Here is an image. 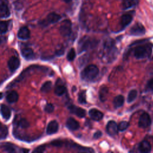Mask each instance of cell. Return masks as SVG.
Listing matches in <instances>:
<instances>
[{
	"mask_svg": "<svg viewBox=\"0 0 153 153\" xmlns=\"http://www.w3.org/2000/svg\"><path fill=\"white\" fill-rule=\"evenodd\" d=\"M117 55V48L115 42L112 39H108L104 41L102 52V57L108 62L114 60Z\"/></svg>",
	"mask_w": 153,
	"mask_h": 153,
	"instance_id": "obj_1",
	"label": "cell"
},
{
	"mask_svg": "<svg viewBox=\"0 0 153 153\" xmlns=\"http://www.w3.org/2000/svg\"><path fill=\"white\" fill-rule=\"evenodd\" d=\"M99 70L95 65H89L87 66L81 72V78L85 81H91L94 79L98 75Z\"/></svg>",
	"mask_w": 153,
	"mask_h": 153,
	"instance_id": "obj_2",
	"label": "cell"
},
{
	"mask_svg": "<svg viewBox=\"0 0 153 153\" xmlns=\"http://www.w3.org/2000/svg\"><path fill=\"white\" fill-rule=\"evenodd\" d=\"M99 41L96 39L91 38L89 36L82 37L78 44V53H81L83 51H87L90 48H93L97 46Z\"/></svg>",
	"mask_w": 153,
	"mask_h": 153,
	"instance_id": "obj_3",
	"label": "cell"
},
{
	"mask_svg": "<svg viewBox=\"0 0 153 153\" xmlns=\"http://www.w3.org/2000/svg\"><path fill=\"white\" fill-rule=\"evenodd\" d=\"M152 52V46L150 44L137 46L134 50V56L137 59L147 58L150 56Z\"/></svg>",
	"mask_w": 153,
	"mask_h": 153,
	"instance_id": "obj_4",
	"label": "cell"
},
{
	"mask_svg": "<svg viewBox=\"0 0 153 153\" xmlns=\"http://www.w3.org/2000/svg\"><path fill=\"white\" fill-rule=\"evenodd\" d=\"M59 30L63 36H69L72 32V23L71 20L66 19L62 21L60 26Z\"/></svg>",
	"mask_w": 153,
	"mask_h": 153,
	"instance_id": "obj_5",
	"label": "cell"
},
{
	"mask_svg": "<svg viewBox=\"0 0 153 153\" xmlns=\"http://www.w3.org/2000/svg\"><path fill=\"white\" fill-rule=\"evenodd\" d=\"M151 124V119L149 115L146 112H143L139 117L138 124L139 127L145 128L148 127Z\"/></svg>",
	"mask_w": 153,
	"mask_h": 153,
	"instance_id": "obj_6",
	"label": "cell"
},
{
	"mask_svg": "<svg viewBox=\"0 0 153 153\" xmlns=\"http://www.w3.org/2000/svg\"><path fill=\"white\" fill-rule=\"evenodd\" d=\"M144 26L140 23L134 24L130 29L129 33L132 36H141L145 33Z\"/></svg>",
	"mask_w": 153,
	"mask_h": 153,
	"instance_id": "obj_7",
	"label": "cell"
},
{
	"mask_svg": "<svg viewBox=\"0 0 153 153\" xmlns=\"http://www.w3.org/2000/svg\"><path fill=\"white\" fill-rule=\"evenodd\" d=\"M106 130L107 133L111 136H115L118 131V125L114 121H109L106 124Z\"/></svg>",
	"mask_w": 153,
	"mask_h": 153,
	"instance_id": "obj_8",
	"label": "cell"
},
{
	"mask_svg": "<svg viewBox=\"0 0 153 153\" xmlns=\"http://www.w3.org/2000/svg\"><path fill=\"white\" fill-rule=\"evenodd\" d=\"M10 15L7 0H0V18H7Z\"/></svg>",
	"mask_w": 153,
	"mask_h": 153,
	"instance_id": "obj_9",
	"label": "cell"
},
{
	"mask_svg": "<svg viewBox=\"0 0 153 153\" xmlns=\"http://www.w3.org/2000/svg\"><path fill=\"white\" fill-rule=\"evenodd\" d=\"M68 109L72 113L79 118H83L86 115V111L84 109L76 106L74 105H71L68 106Z\"/></svg>",
	"mask_w": 153,
	"mask_h": 153,
	"instance_id": "obj_10",
	"label": "cell"
},
{
	"mask_svg": "<svg viewBox=\"0 0 153 153\" xmlns=\"http://www.w3.org/2000/svg\"><path fill=\"white\" fill-rule=\"evenodd\" d=\"M68 145L74 149H75L79 152H94V151L91 148H88V147H85V146H81L79 145H78L77 143H74V142H68Z\"/></svg>",
	"mask_w": 153,
	"mask_h": 153,
	"instance_id": "obj_11",
	"label": "cell"
},
{
	"mask_svg": "<svg viewBox=\"0 0 153 153\" xmlns=\"http://www.w3.org/2000/svg\"><path fill=\"white\" fill-rule=\"evenodd\" d=\"M20 60L15 56L11 57L8 62V68L11 72H13L17 70L20 66Z\"/></svg>",
	"mask_w": 153,
	"mask_h": 153,
	"instance_id": "obj_12",
	"label": "cell"
},
{
	"mask_svg": "<svg viewBox=\"0 0 153 153\" xmlns=\"http://www.w3.org/2000/svg\"><path fill=\"white\" fill-rule=\"evenodd\" d=\"M88 114L90 118L94 121H100L103 117V114L96 108H92L90 109Z\"/></svg>",
	"mask_w": 153,
	"mask_h": 153,
	"instance_id": "obj_13",
	"label": "cell"
},
{
	"mask_svg": "<svg viewBox=\"0 0 153 153\" xmlns=\"http://www.w3.org/2000/svg\"><path fill=\"white\" fill-rule=\"evenodd\" d=\"M60 19L61 16L59 14L56 13H51L47 16L46 19L44 21V23H46V25L55 23L60 20Z\"/></svg>",
	"mask_w": 153,
	"mask_h": 153,
	"instance_id": "obj_14",
	"label": "cell"
},
{
	"mask_svg": "<svg viewBox=\"0 0 153 153\" xmlns=\"http://www.w3.org/2000/svg\"><path fill=\"white\" fill-rule=\"evenodd\" d=\"M67 128L70 130H76L79 127V123L72 117H69L66 123Z\"/></svg>",
	"mask_w": 153,
	"mask_h": 153,
	"instance_id": "obj_15",
	"label": "cell"
},
{
	"mask_svg": "<svg viewBox=\"0 0 153 153\" xmlns=\"http://www.w3.org/2000/svg\"><path fill=\"white\" fill-rule=\"evenodd\" d=\"M58 129H59L58 123L55 120H53L48 123L47 127L46 132L47 134L51 135L56 133L58 131Z\"/></svg>",
	"mask_w": 153,
	"mask_h": 153,
	"instance_id": "obj_16",
	"label": "cell"
},
{
	"mask_svg": "<svg viewBox=\"0 0 153 153\" xmlns=\"http://www.w3.org/2000/svg\"><path fill=\"white\" fill-rule=\"evenodd\" d=\"M138 149L140 152L148 153L151 150V145L148 140H143L139 143Z\"/></svg>",
	"mask_w": 153,
	"mask_h": 153,
	"instance_id": "obj_17",
	"label": "cell"
},
{
	"mask_svg": "<svg viewBox=\"0 0 153 153\" xmlns=\"http://www.w3.org/2000/svg\"><path fill=\"white\" fill-rule=\"evenodd\" d=\"M21 53L22 56L26 60H32L35 58V54L30 48H23L21 50Z\"/></svg>",
	"mask_w": 153,
	"mask_h": 153,
	"instance_id": "obj_18",
	"label": "cell"
},
{
	"mask_svg": "<svg viewBox=\"0 0 153 153\" xmlns=\"http://www.w3.org/2000/svg\"><path fill=\"white\" fill-rule=\"evenodd\" d=\"M17 36L20 39H27L30 37V30L27 27H22L18 32Z\"/></svg>",
	"mask_w": 153,
	"mask_h": 153,
	"instance_id": "obj_19",
	"label": "cell"
},
{
	"mask_svg": "<svg viewBox=\"0 0 153 153\" xmlns=\"http://www.w3.org/2000/svg\"><path fill=\"white\" fill-rule=\"evenodd\" d=\"M133 16L130 14H124L121 18V26L123 29L127 26L132 21Z\"/></svg>",
	"mask_w": 153,
	"mask_h": 153,
	"instance_id": "obj_20",
	"label": "cell"
},
{
	"mask_svg": "<svg viewBox=\"0 0 153 153\" xmlns=\"http://www.w3.org/2000/svg\"><path fill=\"white\" fill-rule=\"evenodd\" d=\"M108 94V88L105 85H102L99 91V97L101 102L106 101Z\"/></svg>",
	"mask_w": 153,
	"mask_h": 153,
	"instance_id": "obj_21",
	"label": "cell"
},
{
	"mask_svg": "<svg viewBox=\"0 0 153 153\" xmlns=\"http://www.w3.org/2000/svg\"><path fill=\"white\" fill-rule=\"evenodd\" d=\"M139 2V0H123L122 8L123 10H127L136 5Z\"/></svg>",
	"mask_w": 153,
	"mask_h": 153,
	"instance_id": "obj_22",
	"label": "cell"
},
{
	"mask_svg": "<svg viewBox=\"0 0 153 153\" xmlns=\"http://www.w3.org/2000/svg\"><path fill=\"white\" fill-rule=\"evenodd\" d=\"M1 113L2 116V117L6 120H8L11 117V110L10 109L5 105H2L1 106Z\"/></svg>",
	"mask_w": 153,
	"mask_h": 153,
	"instance_id": "obj_23",
	"label": "cell"
},
{
	"mask_svg": "<svg viewBox=\"0 0 153 153\" xmlns=\"http://www.w3.org/2000/svg\"><path fill=\"white\" fill-rule=\"evenodd\" d=\"M124 102V97L123 95L117 96L113 100V105L115 108H118L121 107Z\"/></svg>",
	"mask_w": 153,
	"mask_h": 153,
	"instance_id": "obj_24",
	"label": "cell"
},
{
	"mask_svg": "<svg viewBox=\"0 0 153 153\" xmlns=\"http://www.w3.org/2000/svg\"><path fill=\"white\" fill-rule=\"evenodd\" d=\"M7 100L10 103L16 102L19 99V94L15 91H11L8 93L7 96Z\"/></svg>",
	"mask_w": 153,
	"mask_h": 153,
	"instance_id": "obj_25",
	"label": "cell"
},
{
	"mask_svg": "<svg viewBox=\"0 0 153 153\" xmlns=\"http://www.w3.org/2000/svg\"><path fill=\"white\" fill-rule=\"evenodd\" d=\"M1 148L5 151L8 152H14L16 151V148L14 145H13L11 143H3Z\"/></svg>",
	"mask_w": 153,
	"mask_h": 153,
	"instance_id": "obj_26",
	"label": "cell"
},
{
	"mask_svg": "<svg viewBox=\"0 0 153 153\" xmlns=\"http://www.w3.org/2000/svg\"><path fill=\"white\" fill-rule=\"evenodd\" d=\"M66 91V88L65 86H64L62 84H59L56 85L54 89V93L58 96H61L63 94H64Z\"/></svg>",
	"mask_w": 153,
	"mask_h": 153,
	"instance_id": "obj_27",
	"label": "cell"
},
{
	"mask_svg": "<svg viewBox=\"0 0 153 153\" xmlns=\"http://www.w3.org/2000/svg\"><path fill=\"white\" fill-rule=\"evenodd\" d=\"M137 91L135 89H133L131 90L127 96V101L128 103H131L132 102H133L135 99L137 97Z\"/></svg>",
	"mask_w": 153,
	"mask_h": 153,
	"instance_id": "obj_28",
	"label": "cell"
},
{
	"mask_svg": "<svg viewBox=\"0 0 153 153\" xmlns=\"http://www.w3.org/2000/svg\"><path fill=\"white\" fill-rule=\"evenodd\" d=\"M78 101L81 104H85V103H87V100H86V90H82V91H81L78 93Z\"/></svg>",
	"mask_w": 153,
	"mask_h": 153,
	"instance_id": "obj_29",
	"label": "cell"
},
{
	"mask_svg": "<svg viewBox=\"0 0 153 153\" xmlns=\"http://www.w3.org/2000/svg\"><path fill=\"white\" fill-rule=\"evenodd\" d=\"M51 87H52L51 82L50 81H46L45 82H44L43 84V85H42V87L41 88V90L42 92L47 93L51 89Z\"/></svg>",
	"mask_w": 153,
	"mask_h": 153,
	"instance_id": "obj_30",
	"label": "cell"
},
{
	"mask_svg": "<svg viewBox=\"0 0 153 153\" xmlns=\"http://www.w3.org/2000/svg\"><path fill=\"white\" fill-rule=\"evenodd\" d=\"M8 30V23L5 21H0V34H4Z\"/></svg>",
	"mask_w": 153,
	"mask_h": 153,
	"instance_id": "obj_31",
	"label": "cell"
},
{
	"mask_svg": "<svg viewBox=\"0 0 153 153\" xmlns=\"http://www.w3.org/2000/svg\"><path fill=\"white\" fill-rule=\"evenodd\" d=\"M76 56V53L75 50L74 48H72L70 49V50L68 51L67 54V59L68 61H73Z\"/></svg>",
	"mask_w": 153,
	"mask_h": 153,
	"instance_id": "obj_32",
	"label": "cell"
},
{
	"mask_svg": "<svg viewBox=\"0 0 153 153\" xmlns=\"http://www.w3.org/2000/svg\"><path fill=\"white\" fill-rule=\"evenodd\" d=\"M129 126V123L127 121H121L118 125V128L120 131H124Z\"/></svg>",
	"mask_w": 153,
	"mask_h": 153,
	"instance_id": "obj_33",
	"label": "cell"
},
{
	"mask_svg": "<svg viewBox=\"0 0 153 153\" xmlns=\"http://www.w3.org/2000/svg\"><path fill=\"white\" fill-rule=\"evenodd\" d=\"M18 126L22 128H26L29 126V122L25 118H21L18 121Z\"/></svg>",
	"mask_w": 153,
	"mask_h": 153,
	"instance_id": "obj_34",
	"label": "cell"
},
{
	"mask_svg": "<svg viewBox=\"0 0 153 153\" xmlns=\"http://www.w3.org/2000/svg\"><path fill=\"white\" fill-rule=\"evenodd\" d=\"M54 106L53 105V104L51 103H47L45 107H44V110L46 112H48V113H51L53 111H54Z\"/></svg>",
	"mask_w": 153,
	"mask_h": 153,
	"instance_id": "obj_35",
	"label": "cell"
},
{
	"mask_svg": "<svg viewBox=\"0 0 153 153\" xmlns=\"http://www.w3.org/2000/svg\"><path fill=\"white\" fill-rule=\"evenodd\" d=\"M51 144L56 147H61L63 145V142L61 140H54L51 142Z\"/></svg>",
	"mask_w": 153,
	"mask_h": 153,
	"instance_id": "obj_36",
	"label": "cell"
},
{
	"mask_svg": "<svg viewBox=\"0 0 153 153\" xmlns=\"http://www.w3.org/2000/svg\"><path fill=\"white\" fill-rule=\"evenodd\" d=\"M146 89L149 91H153V78H151L147 82L146 85Z\"/></svg>",
	"mask_w": 153,
	"mask_h": 153,
	"instance_id": "obj_37",
	"label": "cell"
},
{
	"mask_svg": "<svg viewBox=\"0 0 153 153\" xmlns=\"http://www.w3.org/2000/svg\"><path fill=\"white\" fill-rule=\"evenodd\" d=\"M44 151H45V146L43 145H41V146H39L33 150V152H42Z\"/></svg>",
	"mask_w": 153,
	"mask_h": 153,
	"instance_id": "obj_38",
	"label": "cell"
},
{
	"mask_svg": "<svg viewBox=\"0 0 153 153\" xmlns=\"http://www.w3.org/2000/svg\"><path fill=\"white\" fill-rule=\"evenodd\" d=\"M102 136V133L101 131L100 130H98L97 131H96L94 134H93V138L94 139H97L99 138H100L101 136Z\"/></svg>",
	"mask_w": 153,
	"mask_h": 153,
	"instance_id": "obj_39",
	"label": "cell"
},
{
	"mask_svg": "<svg viewBox=\"0 0 153 153\" xmlns=\"http://www.w3.org/2000/svg\"><path fill=\"white\" fill-rule=\"evenodd\" d=\"M56 55L58 56H62V55L64 54V49H63V48H61L58 49V50L56 51Z\"/></svg>",
	"mask_w": 153,
	"mask_h": 153,
	"instance_id": "obj_40",
	"label": "cell"
},
{
	"mask_svg": "<svg viewBox=\"0 0 153 153\" xmlns=\"http://www.w3.org/2000/svg\"><path fill=\"white\" fill-rule=\"evenodd\" d=\"M4 97V95H3V93H0V100L2 99Z\"/></svg>",
	"mask_w": 153,
	"mask_h": 153,
	"instance_id": "obj_41",
	"label": "cell"
},
{
	"mask_svg": "<svg viewBox=\"0 0 153 153\" xmlns=\"http://www.w3.org/2000/svg\"><path fill=\"white\" fill-rule=\"evenodd\" d=\"M64 2H66V3H68V2H71L72 0H63Z\"/></svg>",
	"mask_w": 153,
	"mask_h": 153,
	"instance_id": "obj_42",
	"label": "cell"
},
{
	"mask_svg": "<svg viewBox=\"0 0 153 153\" xmlns=\"http://www.w3.org/2000/svg\"><path fill=\"white\" fill-rule=\"evenodd\" d=\"M2 129V124H1V123H0V130Z\"/></svg>",
	"mask_w": 153,
	"mask_h": 153,
	"instance_id": "obj_43",
	"label": "cell"
}]
</instances>
